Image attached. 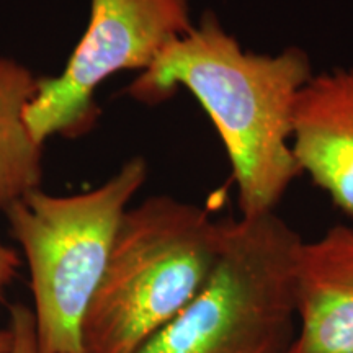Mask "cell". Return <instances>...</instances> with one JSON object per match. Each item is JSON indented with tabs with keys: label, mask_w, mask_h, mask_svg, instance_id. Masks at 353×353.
<instances>
[{
	"label": "cell",
	"mask_w": 353,
	"mask_h": 353,
	"mask_svg": "<svg viewBox=\"0 0 353 353\" xmlns=\"http://www.w3.org/2000/svg\"><path fill=\"white\" fill-rule=\"evenodd\" d=\"M8 330L12 334L10 353H39L32 309L23 304L12 306L8 314Z\"/></svg>",
	"instance_id": "obj_9"
},
{
	"label": "cell",
	"mask_w": 353,
	"mask_h": 353,
	"mask_svg": "<svg viewBox=\"0 0 353 353\" xmlns=\"http://www.w3.org/2000/svg\"><path fill=\"white\" fill-rule=\"evenodd\" d=\"M224 221L172 196L126 210L82 322L83 353H138L206 283Z\"/></svg>",
	"instance_id": "obj_2"
},
{
	"label": "cell",
	"mask_w": 353,
	"mask_h": 353,
	"mask_svg": "<svg viewBox=\"0 0 353 353\" xmlns=\"http://www.w3.org/2000/svg\"><path fill=\"white\" fill-rule=\"evenodd\" d=\"M145 179L148 164L134 157L90 192L54 196L34 190L6 210L28 262L39 353H83V317L118 224Z\"/></svg>",
	"instance_id": "obj_4"
},
{
	"label": "cell",
	"mask_w": 353,
	"mask_h": 353,
	"mask_svg": "<svg viewBox=\"0 0 353 353\" xmlns=\"http://www.w3.org/2000/svg\"><path fill=\"white\" fill-rule=\"evenodd\" d=\"M291 149L299 172L353 219V68L314 74L303 87Z\"/></svg>",
	"instance_id": "obj_6"
},
{
	"label": "cell",
	"mask_w": 353,
	"mask_h": 353,
	"mask_svg": "<svg viewBox=\"0 0 353 353\" xmlns=\"http://www.w3.org/2000/svg\"><path fill=\"white\" fill-rule=\"evenodd\" d=\"M293 353H353V228L303 241L296 259Z\"/></svg>",
	"instance_id": "obj_7"
},
{
	"label": "cell",
	"mask_w": 353,
	"mask_h": 353,
	"mask_svg": "<svg viewBox=\"0 0 353 353\" xmlns=\"http://www.w3.org/2000/svg\"><path fill=\"white\" fill-rule=\"evenodd\" d=\"M20 267L19 254L0 241V293L12 283Z\"/></svg>",
	"instance_id": "obj_10"
},
{
	"label": "cell",
	"mask_w": 353,
	"mask_h": 353,
	"mask_svg": "<svg viewBox=\"0 0 353 353\" xmlns=\"http://www.w3.org/2000/svg\"><path fill=\"white\" fill-rule=\"evenodd\" d=\"M41 77L26 65L0 57V210L39 190L43 144L33 138L26 110Z\"/></svg>",
	"instance_id": "obj_8"
},
{
	"label": "cell",
	"mask_w": 353,
	"mask_h": 353,
	"mask_svg": "<svg viewBox=\"0 0 353 353\" xmlns=\"http://www.w3.org/2000/svg\"><path fill=\"white\" fill-rule=\"evenodd\" d=\"M303 241L276 213L224 221L206 283L138 353H293Z\"/></svg>",
	"instance_id": "obj_3"
},
{
	"label": "cell",
	"mask_w": 353,
	"mask_h": 353,
	"mask_svg": "<svg viewBox=\"0 0 353 353\" xmlns=\"http://www.w3.org/2000/svg\"><path fill=\"white\" fill-rule=\"evenodd\" d=\"M193 28L188 0H90L83 37L57 77H41L26 110L33 138L79 136L94 125L95 92L110 76L145 70Z\"/></svg>",
	"instance_id": "obj_5"
},
{
	"label": "cell",
	"mask_w": 353,
	"mask_h": 353,
	"mask_svg": "<svg viewBox=\"0 0 353 353\" xmlns=\"http://www.w3.org/2000/svg\"><path fill=\"white\" fill-rule=\"evenodd\" d=\"M301 48L276 54L245 51L214 13L175 39L131 83L145 103L165 100L185 87L196 97L219 132L231 161L242 218L275 213L301 172L291 149L293 112L311 81Z\"/></svg>",
	"instance_id": "obj_1"
},
{
	"label": "cell",
	"mask_w": 353,
	"mask_h": 353,
	"mask_svg": "<svg viewBox=\"0 0 353 353\" xmlns=\"http://www.w3.org/2000/svg\"><path fill=\"white\" fill-rule=\"evenodd\" d=\"M12 350V334L10 330L0 329V353H10Z\"/></svg>",
	"instance_id": "obj_11"
}]
</instances>
